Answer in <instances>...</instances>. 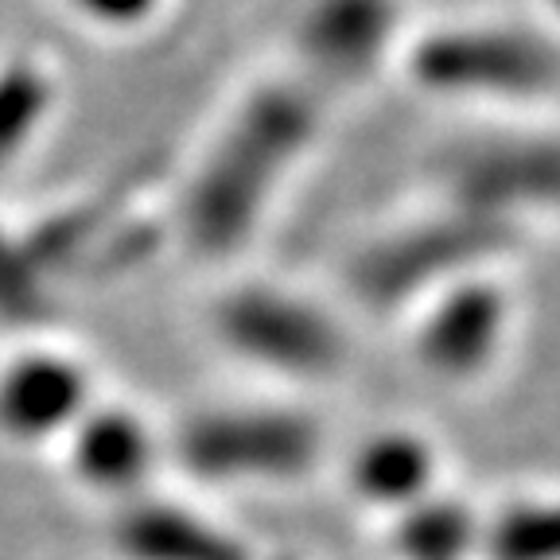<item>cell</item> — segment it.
Listing matches in <instances>:
<instances>
[{"mask_svg":"<svg viewBox=\"0 0 560 560\" xmlns=\"http://www.w3.org/2000/svg\"><path fill=\"white\" fill-rule=\"evenodd\" d=\"M409 32L405 0H304L289 20L280 67L335 102L394 74Z\"/></svg>","mask_w":560,"mask_h":560,"instance_id":"obj_8","label":"cell"},{"mask_svg":"<svg viewBox=\"0 0 560 560\" xmlns=\"http://www.w3.org/2000/svg\"><path fill=\"white\" fill-rule=\"evenodd\" d=\"M517 315L522 304L510 265L467 272L405 315V354L432 385L479 389L506 362Z\"/></svg>","mask_w":560,"mask_h":560,"instance_id":"obj_7","label":"cell"},{"mask_svg":"<svg viewBox=\"0 0 560 560\" xmlns=\"http://www.w3.org/2000/svg\"><path fill=\"white\" fill-rule=\"evenodd\" d=\"M172 4L175 0H59V9L74 24L105 39H132L152 32L164 24Z\"/></svg>","mask_w":560,"mask_h":560,"instance_id":"obj_17","label":"cell"},{"mask_svg":"<svg viewBox=\"0 0 560 560\" xmlns=\"http://www.w3.org/2000/svg\"><path fill=\"white\" fill-rule=\"evenodd\" d=\"M59 67L35 47L0 55V172H12L59 109Z\"/></svg>","mask_w":560,"mask_h":560,"instance_id":"obj_13","label":"cell"},{"mask_svg":"<svg viewBox=\"0 0 560 560\" xmlns=\"http://www.w3.org/2000/svg\"><path fill=\"white\" fill-rule=\"evenodd\" d=\"M109 552L117 560H257L254 545L230 522L149 490L117 502L109 517Z\"/></svg>","mask_w":560,"mask_h":560,"instance_id":"obj_12","label":"cell"},{"mask_svg":"<svg viewBox=\"0 0 560 560\" xmlns=\"http://www.w3.org/2000/svg\"><path fill=\"white\" fill-rule=\"evenodd\" d=\"M429 199L452 202L529 242L560 222V125L549 117H475L429 156Z\"/></svg>","mask_w":560,"mask_h":560,"instance_id":"obj_4","label":"cell"},{"mask_svg":"<svg viewBox=\"0 0 560 560\" xmlns=\"http://www.w3.org/2000/svg\"><path fill=\"white\" fill-rule=\"evenodd\" d=\"M207 327L222 354L280 385L324 389L354 366L347 312L292 280H230L207 304Z\"/></svg>","mask_w":560,"mask_h":560,"instance_id":"obj_5","label":"cell"},{"mask_svg":"<svg viewBox=\"0 0 560 560\" xmlns=\"http://www.w3.org/2000/svg\"><path fill=\"white\" fill-rule=\"evenodd\" d=\"M447 487V452L429 429L397 420L362 432L342 455V490L370 517L401 514Z\"/></svg>","mask_w":560,"mask_h":560,"instance_id":"obj_10","label":"cell"},{"mask_svg":"<svg viewBox=\"0 0 560 560\" xmlns=\"http://www.w3.org/2000/svg\"><path fill=\"white\" fill-rule=\"evenodd\" d=\"M475 560H560V487H525L487 502Z\"/></svg>","mask_w":560,"mask_h":560,"instance_id":"obj_15","label":"cell"},{"mask_svg":"<svg viewBox=\"0 0 560 560\" xmlns=\"http://www.w3.org/2000/svg\"><path fill=\"white\" fill-rule=\"evenodd\" d=\"M59 447L70 479L117 502L144 494L160 459H167L164 436L152 429L144 412L102 397L74 420V429L59 440Z\"/></svg>","mask_w":560,"mask_h":560,"instance_id":"obj_11","label":"cell"},{"mask_svg":"<svg viewBox=\"0 0 560 560\" xmlns=\"http://www.w3.org/2000/svg\"><path fill=\"white\" fill-rule=\"evenodd\" d=\"M97 401L86 359L35 335L0 359V440L16 447L59 444Z\"/></svg>","mask_w":560,"mask_h":560,"instance_id":"obj_9","label":"cell"},{"mask_svg":"<svg viewBox=\"0 0 560 560\" xmlns=\"http://www.w3.org/2000/svg\"><path fill=\"white\" fill-rule=\"evenodd\" d=\"M397 79L471 117H549L560 102V32L541 16H447L412 24Z\"/></svg>","mask_w":560,"mask_h":560,"instance_id":"obj_2","label":"cell"},{"mask_svg":"<svg viewBox=\"0 0 560 560\" xmlns=\"http://www.w3.org/2000/svg\"><path fill=\"white\" fill-rule=\"evenodd\" d=\"M537 16H541L552 32H560V0H537Z\"/></svg>","mask_w":560,"mask_h":560,"instance_id":"obj_18","label":"cell"},{"mask_svg":"<svg viewBox=\"0 0 560 560\" xmlns=\"http://www.w3.org/2000/svg\"><path fill=\"white\" fill-rule=\"evenodd\" d=\"M331 102L289 67L245 82L210 125L172 207V234L195 261L230 265L261 237L312 160Z\"/></svg>","mask_w":560,"mask_h":560,"instance_id":"obj_1","label":"cell"},{"mask_svg":"<svg viewBox=\"0 0 560 560\" xmlns=\"http://www.w3.org/2000/svg\"><path fill=\"white\" fill-rule=\"evenodd\" d=\"M55 284L27 249L16 226L0 222V327L39 335L55 319Z\"/></svg>","mask_w":560,"mask_h":560,"instance_id":"obj_16","label":"cell"},{"mask_svg":"<svg viewBox=\"0 0 560 560\" xmlns=\"http://www.w3.org/2000/svg\"><path fill=\"white\" fill-rule=\"evenodd\" d=\"M525 249L522 237L490 226L452 202L429 199L409 214L366 230L342 254L347 304L377 319L401 324L405 315L452 280L499 269Z\"/></svg>","mask_w":560,"mask_h":560,"instance_id":"obj_3","label":"cell"},{"mask_svg":"<svg viewBox=\"0 0 560 560\" xmlns=\"http://www.w3.org/2000/svg\"><path fill=\"white\" fill-rule=\"evenodd\" d=\"M482 506L452 487L420 499L417 506L385 517L382 549L389 560H475Z\"/></svg>","mask_w":560,"mask_h":560,"instance_id":"obj_14","label":"cell"},{"mask_svg":"<svg viewBox=\"0 0 560 560\" xmlns=\"http://www.w3.org/2000/svg\"><path fill=\"white\" fill-rule=\"evenodd\" d=\"M164 455L210 490H277L312 479L331 455L327 424L292 401H210L184 412Z\"/></svg>","mask_w":560,"mask_h":560,"instance_id":"obj_6","label":"cell"}]
</instances>
